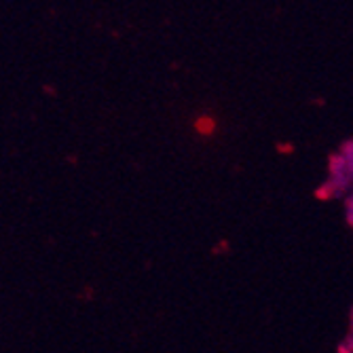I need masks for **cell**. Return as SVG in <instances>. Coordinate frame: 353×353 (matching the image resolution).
<instances>
[{
  "mask_svg": "<svg viewBox=\"0 0 353 353\" xmlns=\"http://www.w3.org/2000/svg\"><path fill=\"white\" fill-rule=\"evenodd\" d=\"M351 180H353V152H351V142H345L341 152L330 159V180L319 188L317 195L324 199L349 195Z\"/></svg>",
  "mask_w": 353,
  "mask_h": 353,
  "instance_id": "cell-1",
  "label": "cell"
},
{
  "mask_svg": "<svg viewBox=\"0 0 353 353\" xmlns=\"http://www.w3.org/2000/svg\"><path fill=\"white\" fill-rule=\"evenodd\" d=\"M192 127H195V132L201 138H212L218 132V121L214 117H210V114H199L195 119V123H192Z\"/></svg>",
  "mask_w": 353,
  "mask_h": 353,
  "instance_id": "cell-2",
  "label": "cell"
},
{
  "mask_svg": "<svg viewBox=\"0 0 353 353\" xmlns=\"http://www.w3.org/2000/svg\"><path fill=\"white\" fill-rule=\"evenodd\" d=\"M351 195H347V199H345V216H347V224H351L353 222V218H351Z\"/></svg>",
  "mask_w": 353,
  "mask_h": 353,
  "instance_id": "cell-3",
  "label": "cell"
}]
</instances>
